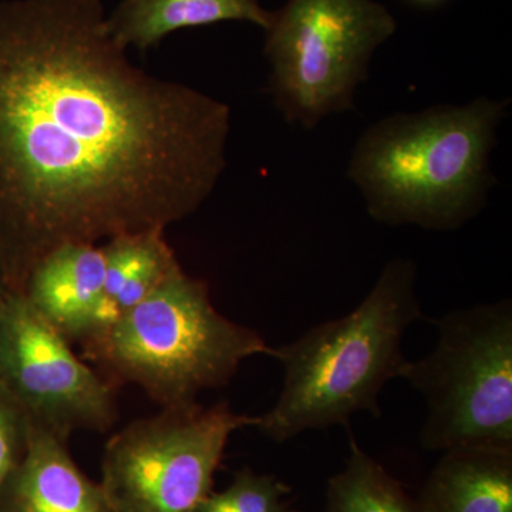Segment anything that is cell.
I'll list each match as a JSON object with an SVG mask.
<instances>
[{"label": "cell", "instance_id": "cell-7", "mask_svg": "<svg viewBox=\"0 0 512 512\" xmlns=\"http://www.w3.org/2000/svg\"><path fill=\"white\" fill-rule=\"evenodd\" d=\"M254 424L225 402L136 420L107 441L101 488L114 512H192L212 493L232 434Z\"/></svg>", "mask_w": 512, "mask_h": 512}, {"label": "cell", "instance_id": "cell-4", "mask_svg": "<svg viewBox=\"0 0 512 512\" xmlns=\"http://www.w3.org/2000/svg\"><path fill=\"white\" fill-rule=\"evenodd\" d=\"M83 357L113 384H137L161 409L197 404L244 360L274 356L256 330L215 309L207 282L174 269L156 291L82 345Z\"/></svg>", "mask_w": 512, "mask_h": 512}, {"label": "cell", "instance_id": "cell-3", "mask_svg": "<svg viewBox=\"0 0 512 512\" xmlns=\"http://www.w3.org/2000/svg\"><path fill=\"white\" fill-rule=\"evenodd\" d=\"M420 319L416 264L392 259L349 315L274 349L272 357L284 365V386L254 427L281 444L308 430L348 426L356 413L382 416L380 393L402 375L404 333Z\"/></svg>", "mask_w": 512, "mask_h": 512}, {"label": "cell", "instance_id": "cell-6", "mask_svg": "<svg viewBox=\"0 0 512 512\" xmlns=\"http://www.w3.org/2000/svg\"><path fill=\"white\" fill-rule=\"evenodd\" d=\"M396 30L375 0H288L272 12L264 30L269 93L286 123L313 130L353 110L373 55Z\"/></svg>", "mask_w": 512, "mask_h": 512}, {"label": "cell", "instance_id": "cell-11", "mask_svg": "<svg viewBox=\"0 0 512 512\" xmlns=\"http://www.w3.org/2000/svg\"><path fill=\"white\" fill-rule=\"evenodd\" d=\"M419 503L423 512H512V447L443 451Z\"/></svg>", "mask_w": 512, "mask_h": 512}, {"label": "cell", "instance_id": "cell-10", "mask_svg": "<svg viewBox=\"0 0 512 512\" xmlns=\"http://www.w3.org/2000/svg\"><path fill=\"white\" fill-rule=\"evenodd\" d=\"M69 440L32 424L25 454L0 487V512H114L74 463Z\"/></svg>", "mask_w": 512, "mask_h": 512}, {"label": "cell", "instance_id": "cell-14", "mask_svg": "<svg viewBox=\"0 0 512 512\" xmlns=\"http://www.w3.org/2000/svg\"><path fill=\"white\" fill-rule=\"evenodd\" d=\"M325 512L423 511L382 464L365 453L352 437L345 468L330 478Z\"/></svg>", "mask_w": 512, "mask_h": 512}, {"label": "cell", "instance_id": "cell-17", "mask_svg": "<svg viewBox=\"0 0 512 512\" xmlns=\"http://www.w3.org/2000/svg\"><path fill=\"white\" fill-rule=\"evenodd\" d=\"M407 2L412 3V5L417 6V8L436 9L446 5L450 0H407Z\"/></svg>", "mask_w": 512, "mask_h": 512}, {"label": "cell", "instance_id": "cell-8", "mask_svg": "<svg viewBox=\"0 0 512 512\" xmlns=\"http://www.w3.org/2000/svg\"><path fill=\"white\" fill-rule=\"evenodd\" d=\"M0 384L35 426L69 440L117 419L116 387L73 352L23 293L0 296Z\"/></svg>", "mask_w": 512, "mask_h": 512}, {"label": "cell", "instance_id": "cell-15", "mask_svg": "<svg viewBox=\"0 0 512 512\" xmlns=\"http://www.w3.org/2000/svg\"><path fill=\"white\" fill-rule=\"evenodd\" d=\"M291 488L271 474L245 467L221 493L207 495L192 512H291Z\"/></svg>", "mask_w": 512, "mask_h": 512}, {"label": "cell", "instance_id": "cell-13", "mask_svg": "<svg viewBox=\"0 0 512 512\" xmlns=\"http://www.w3.org/2000/svg\"><path fill=\"white\" fill-rule=\"evenodd\" d=\"M103 252L106 261L104 332L156 291L180 264L165 241L163 229L117 235L107 239Z\"/></svg>", "mask_w": 512, "mask_h": 512}, {"label": "cell", "instance_id": "cell-18", "mask_svg": "<svg viewBox=\"0 0 512 512\" xmlns=\"http://www.w3.org/2000/svg\"><path fill=\"white\" fill-rule=\"evenodd\" d=\"M6 292L5 284H3V276L2 271H0V296L3 295V293Z\"/></svg>", "mask_w": 512, "mask_h": 512}, {"label": "cell", "instance_id": "cell-2", "mask_svg": "<svg viewBox=\"0 0 512 512\" xmlns=\"http://www.w3.org/2000/svg\"><path fill=\"white\" fill-rule=\"evenodd\" d=\"M510 101L477 97L383 117L357 138L348 178L379 224L456 231L487 205Z\"/></svg>", "mask_w": 512, "mask_h": 512}, {"label": "cell", "instance_id": "cell-5", "mask_svg": "<svg viewBox=\"0 0 512 512\" xmlns=\"http://www.w3.org/2000/svg\"><path fill=\"white\" fill-rule=\"evenodd\" d=\"M434 323L436 346L407 360L400 375L426 400L421 446L512 447L511 299L456 309Z\"/></svg>", "mask_w": 512, "mask_h": 512}, {"label": "cell", "instance_id": "cell-19", "mask_svg": "<svg viewBox=\"0 0 512 512\" xmlns=\"http://www.w3.org/2000/svg\"><path fill=\"white\" fill-rule=\"evenodd\" d=\"M291 512H298V511H292V510H291Z\"/></svg>", "mask_w": 512, "mask_h": 512}, {"label": "cell", "instance_id": "cell-12", "mask_svg": "<svg viewBox=\"0 0 512 512\" xmlns=\"http://www.w3.org/2000/svg\"><path fill=\"white\" fill-rule=\"evenodd\" d=\"M272 12L259 0H123L106 18L117 45L147 50L181 29L247 22L265 30Z\"/></svg>", "mask_w": 512, "mask_h": 512}, {"label": "cell", "instance_id": "cell-1", "mask_svg": "<svg viewBox=\"0 0 512 512\" xmlns=\"http://www.w3.org/2000/svg\"><path fill=\"white\" fill-rule=\"evenodd\" d=\"M231 110L150 76L100 0L0 2V271L22 293L67 244L163 229L227 167Z\"/></svg>", "mask_w": 512, "mask_h": 512}, {"label": "cell", "instance_id": "cell-9", "mask_svg": "<svg viewBox=\"0 0 512 512\" xmlns=\"http://www.w3.org/2000/svg\"><path fill=\"white\" fill-rule=\"evenodd\" d=\"M104 281L103 247L67 244L35 266L22 293L67 342L82 346L103 332Z\"/></svg>", "mask_w": 512, "mask_h": 512}, {"label": "cell", "instance_id": "cell-16", "mask_svg": "<svg viewBox=\"0 0 512 512\" xmlns=\"http://www.w3.org/2000/svg\"><path fill=\"white\" fill-rule=\"evenodd\" d=\"M32 421L0 384V487L28 448Z\"/></svg>", "mask_w": 512, "mask_h": 512}]
</instances>
